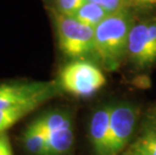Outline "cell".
Here are the masks:
<instances>
[{"label":"cell","instance_id":"52a82bcc","mask_svg":"<svg viewBox=\"0 0 156 155\" xmlns=\"http://www.w3.org/2000/svg\"><path fill=\"white\" fill-rule=\"evenodd\" d=\"M112 105H105L95 111L90 122V136L97 155L110 153V117Z\"/></svg>","mask_w":156,"mask_h":155},{"label":"cell","instance_id":"e0dca14e","mask_svg":"<svg viewBox=\"0 0 156 155\" xmlns=\"http://www.w3.org/2000/svg\"><path fill=\"white\" fill-rule=\"evenodd\" d=\"M0 155H13L10 141L5 134H0Z\"/></svg>","mask_w":156,"mask_h":155},{"label":"cell","instance_id":"8992f818","mask_svg":"<svg viewBox=\"0 0 156 155\" xmlns=\"http://www.w3.org/2000/svg\"><path fill=\"white\" fill-rule=\"evenodd\" d=\"M138 110L131 104L112 105L110 117V153L118 155L133 134Z\"/></svg>","mask_w":156,"mask_h":155},{"label":"cell","instance_id":"ba28073f","mask_svg":"<svg viewBox=\"0 0 156 155\" xmlns=\"http://www.w3.org/2000/svg\"><path fill=\"white\" fill-rule=\"evenodd\" d=\"M74 143L72 126L49 132L46 138V155H65Z\"/></svg>","mask_w":156,"mask_h":155},{"label":"cell","instance_id":"30bf717a","mask_svg":"<svg viewBox=\"0 0 156 155\" xmlns=\"http://www.w3.org/2000/svg\"><path fill=\"white\" fill-rule=\"evenodd\" d=\"M39 106L37 103H30L19 106L0 109V134L11 128L23 117L35 110Z\"/></svg>","mask_w":156,"mask_h":155},{"label":"cell","instance_id":"5bb4252c","mask_svg":"<svg viewBox=\"0 0 156 155\" xmlns=\"http://www.w3.org/2000/svg\"><path fill=\"white\" fill-rule=\"evenodd\" d=\"M87 0H56V9L67 15H74Z\"/></svg>","mask_w":156,"mask_h":155},{"label":"cell","instance_id":"9c48e42d","mask_svg":"<svg viewBox=\"0 0 156 155\" xmlns=\"http://www.w3.org/2000/svg\"><path fill=\"white\" fill-rule=\"evenodd\" d=\"M48 134L32 121L23 133V143L29 152L34 155H46Z\"/></svg>","mask_w":156,"mask_h":155},{"label":"cell","instance_id":"ffe728a7","mask_svg":"<svg viewBox=\"0 0 156 155\" xmlns=\"http://www.w3.org/2000/svg\"><path fill=\"white\" fill-rule=\"evenodd\" d=\"M125 155H135V154H134L133 152H131V151H129V152H128V153H126Z\"/></svg>","mask_w":156,"mask_h":155},{"label":"cell","instance_id":"ac0fdd59","mask_svg":"<svg viewBox=\"0 0 156 155\" xmlns=\"http://www.w3.org/2000/svg\"><path fill=\"white\" fill-rule=\"evenodd\" d=\"M156 5V0H143L142 8H149Z\"/></svg>","mask_w":156,"mask_h":155},{"label":"cell","instance_id":"2e32d148","mask_svg":"<svg viewBox=\"0 0 156 155\" xmlns=\"http://www.w3.org/2000/svg\"><path fill=\"white\" fill-rule=\"evenodd\" d=\"M130 151L133 152L135 155H156V152L154 150H152L150 148H148L147 146H145V145L139 142L138 140L132 145Z\"/></svg>","mask_w":156,"mask_h":155},{"label":"cell","instance_id":"7c38bea8","mask_svg":"<svg viewBox=\"0 0 156 155\" xmlns=\"http://www.w3.org/2000/svg\"><path fill=\"white\" fill-rule=\"evenodd\" d=\"M110 15L104 8L97 3L86 1L73 16L84 24L95 28L98 24Z\"/></svg>","mask_w":156,"mask_h":155},{"label":"cell","instance_id":"9a60e30c","mask_svg":"<svg viewBox=\"0 0 156 155\" xmlns=\"http://www.w3.org/2000/svg\"><path fill=\"white\" fill-rule=\"evenodd\" d=\"M138 141L156 152V124L146 127L143 135L139 138Z\"/></svg>","mask_w":156,"mask_h":155},{"label":"cell","instance_id":"4fadbf2b","mask_svg":"<svg viewBox=\"0 0 156 155\" xmlns=\"http://www.w3.org/2000/svg\"><path fill=\"white\" fill-rule=\"evenodd\" d=\"M87 1L97 3L110 14L123 10H128L133 7L130 0H87Z\"/></svg>","mask_w":156,"mask_h":155},{"label":"cell","instance_id":"5b68a950","mask_svg":"<svg viewBox=\"0 0 156 155\" xmlns=\"http://www.w3.org/2000/svg\"><path fill=\"white\" fill-rule=\"evenodd\" d=\"M128 57L139 68L156 62V17L135 23L130 31Z\"/></svg>","mask_w":156,"mask_h":155},{"label":"cell","instance_id":"8fae6325","mask_svg":"<svg viewBox=\"0 0 156 155\" xmlns=\"http://www.w3.org/2000/svg\"><path fill=\"white\" fill-rule=\"evenodd\" d=\"M34 122L46 134H48L51 131L72 126V116L68 111L55 110L39 116Z\"/></svg>","mask_w":156,"mask_h":155},{"label":"cell","instance_id":"d6986e66","mask_svg":"<svg viewBox=\"0 0 156 155\" xmlns=\"http://www.w3.org/2000/svg\"><path fill=\"white\" fill-rule=\"evenodd\" d=\"M132 3V6L133 7H138V8H142V4H143V0H130Z\"/></svg>","mask_w":156,"mask_h":155},{"label":"cell","instance_id":"3957f363","mask_svg":"<svg viewBox=\"0 0 156 155\" xmlns=\"http://www.w3.org/2000/svg\"><path fill=\"white\" fill-rule=\"evenodd\" d=\"M59 86L77 97H89L106 84L103 72L91 62L75 60L66 65L59 72Z\"/></svg>","mask_w":156,"mask_h":155},{"label":"cell","instance_id":"7a4b0ae2","mask_svg":"<svg viewBox=\"0 0 156 155\" xmlns=\"http://www.w3.org/2000/svg\"><path fill=\"white\" fill-rule=\"evenodd\" d=\"M52 17L59 48L65 55L78 60L94 54L95 28L58 10H52Z\"/></svg>","mask_w":156,"mask_h":155},{"label":"cell","instance_id":"277c9868","mask_svg":"<svg viewBox=\"0 0 156 155\" xmlns=\"http://www.w3.org/2000/svg\"><path fill=\"white\" fill-rule=\"evenodd\" d=\"M55 82H4L0 84V109L30 103L41 105L56 94Z\"/></svg>","mask_w":156,"mask_h":155},{"label":"cell","instance_id":"6da1fadb","mask_svg":"<svg viewBox=\"0 0 156 155\" xmlns=\"http://www.w3.org/2000/svg\"><path fill=\"white\" fill-rule=\"evenodd\" d=\"M134 24V16L128 9L112 13L95 27L94 55L107 70H116L128 55L129 35Z\"/></svg>","mask_w":156,"mask_h":155}]
</instances>
